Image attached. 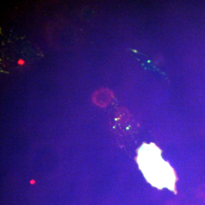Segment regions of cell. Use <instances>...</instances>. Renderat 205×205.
<instances>
[{"mask_svg":"<svg viewBox=\"0 0 205 205\" xmlns=\"http://www.w3.org/2000/svg\"><path fill=\"white\" fill-rule=\"evenodd\" d=\"M138 163L147 180L157 188H174V171L161 156L159 149L151 144L144 145L140 149Z\"/></svg>","mask_w":205,"mask_h":205,"instance_id":"6da1fadb","label":"cell"},{"mask_svg":"<svg viewBox=\"0 0 205 205\" xmlns=\"http://www.w3.org/2000/svg\"><path fill=\"white\" fill-rule=\"evenodd\" d=\"M114 97L112 91L108 88H101L94 92L92 96V101L95 105L100 107L108 105Z\"/></svg>","mask_w":205,"mask_h":205,"instance_id":"7a4b0ae2","label":"cell"},{"mask_svg":"<svg viewBox=\"0 0 205 205\" xmlns=\"http://www.w3.org/2000/svg\"><path fill=\"white\" fill-rule=\"evenodd\" d=\"M18 63H19V64H21V65H23V64L24 63V60H20L18 61Z\"/></svg>","mask_w":205,"mask_h":205,"instance_id":"3957f363","label":"cell"}]
</instances>
